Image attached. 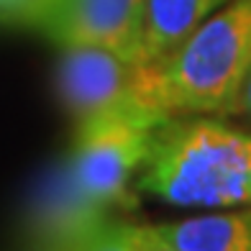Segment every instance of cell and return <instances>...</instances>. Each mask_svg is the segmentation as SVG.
Listing matches in <instances>:
<instances>
[{"label": "cell", "instance_id": "obj_4", "mask_svg": "<svg viewBox=\"0 0 251 251\" xmlns=\"http://www.w3.org/2000/svg\"><path fill=\"white\" fill-rule=\"evenodd\" d=\"M141 67L144 64L113 49L64 47L56 70V90L75 126L113 108L136 105L133 98Z\"/></svg>", "mask_w": 251, "mask_h": 251}, {"label": "cell", "instance_id": "obj_10", "mask_svg": "<svg viewBox=\"0 0 251 251\" xmlns=\"http://www.w3.org/2000/svg\"><path fill=\"white\" fill-rule=\"evenodd\" d=\"M118 231L128 251H182L175 244H169L154 226H136L118 221Z\"/></svg>", "mask_w": 251, "mask_h": 251}, {"label": "cell", "instance_id": "obj_6", "mask_svg": "<svg viewBox=\"0 0 251 251\" xmlns=\"http://www.w3.org/2000/svg\"><path fill=\"white\" fill-rule=\"evenodd\" d=\"M108 221V210L75 185L64 162L41 182L31 210V233L41 251H62Z\"/></svg>", "mask_w": 251, "mask_h": 251}, {"label": "cell", "instance_id": "obj_7", "mask_svg": "<svg viewBox=\"0 0 251 251\" xmlns=\"http://www.w3.org/2000/svg\"><path fill=\"white\" fill-rule=\"evenodd\" d=\"M226 3L228 0H146L139 62L154 64L164 59Z\"/></svg>", "mask_w": 251, "mask_h": 251}, {"label": "cell", "instance_id": "obj_9", "mask_svg": "<svg viewBox=\"0 0 251 251\" xmlns=\"http://www.w3.org/2000/svg\"><path fill=\"white\" fill-rule=\"evenodd\" d=\"M62 251H128V246L123 244L121 231H118V221H105L98 228L87 231L85 236H79L77 241L70 246H64Z\"/></svg>", "mask_w": 251, "mask_h": 251}, {"label": "cell", "instance_id": "obj_2", "mask_svg": "<svg viewBox=\"0 0 251 251\" xmlns=\"http://www.w3.org/2000/svg\"><path fill=\"white\" fill-rule=\"evenodd\" d=\"M136 185L179 208L251 205V133L218 116L167 118Z\"/></svg>", "mask_w": 251, "mask_h": 251}, {"label": "cell", "instance_id": "obj_5", "mask_svg": "<svg viewBox=\"0 0 251 251\" xmlns=\"http://www.w3.org/2000/svg\"><path fill=\"white\" fill-rule=\"evenodd\" d=\"M144 3L146 0H47L33 28L62 49L102 47L139 62Z\"/></svg>", "mask_w": 251, "mask_h": 251}, {"label": "cell", "instance_id": "obj_3", "mask_svg": "<svg viewBox=\"0 0 251 251\" xmlns=\"http://www.w3.org/2000/svg\"><path fill=\"white\" fill-rule=\"evenodd\" d=\"M164 123L136 105H121L75 126L64 164L75 185L108 213L131 208V185L149 156L156 126Z\"/></svg>", "mask_w": 251, "mask_h": 251}, {"label": "cell", "instance_id": "obj_12", "mask_svg": "<svg viewBox=\"0 0 251 251\" xmlns=\"http://www.w3.org/2000/svg\"><path fill=\"white\" fill-rule=\"evenodd\" d=\"M228 116H244V118H251V67H249V72H246V77H244L241 87H238L236 100H233L231 113H228Z\"/></svg>", "mask_w": 251, "mask_h": 251}, {"label": "cell", "instance_id": "obj_8", "mask_svg": "<svg viewBox=\"0 0 251 251\" xmlns=\"http://www.w3.org/2000/svg\"><path fill=\"white\" fill-rule=\"evenodd\" d=\"M154 228L182 251H251V205Z\"/></svg>", "mask_w": 251, "mask_h": 251}, {"label": "cell", "instance_id": "obj_1", "mask_svg": "<svg viewBox=\"0 0 251 251\" xmlns=\"http://www.w3.org/2000/svg\"><path fill=\"white\" fill-rule=\"evenodd\" d=\"M251 67V0H228L164 59L141 67L136 105L156 118L228 116Z\"/></svg>", "mask_w": 251, "mask_h": 251}, {"label": "cell", "instance_id": "obj_11", "mask_svg": "<svg viewBox=\"0 0 251 251\" xmlns=\"http://www.w3.org/2000/svg\"><path fill=\"white\" fill-rule=\"evenodd\" d=\"M47 0H0V24L5 26H36Z\"/></svg>", "mask_w": 251, "mask_h": 251}]
</instances>
